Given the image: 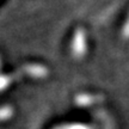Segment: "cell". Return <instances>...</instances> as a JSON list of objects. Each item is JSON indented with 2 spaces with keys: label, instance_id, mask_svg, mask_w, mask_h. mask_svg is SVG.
<instances>
[]
</instances>
